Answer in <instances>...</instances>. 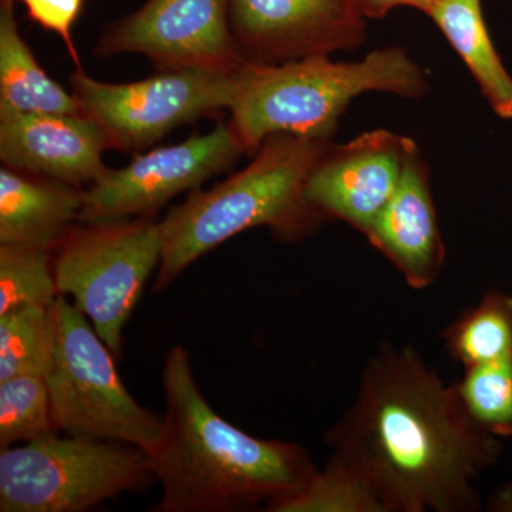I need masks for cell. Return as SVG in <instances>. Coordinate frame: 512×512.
<instances>
[{
    "label": "cell",
    "mask_w": 512,
    "mask_h": 512,
    "mask_svg": "<svg viewBox=\"0 0 512 512\" xmlns=\"http://www.w3.org/2000/svg\"><path fill=\"white\" fill-rule=\"evenodd\" d=\"M366 238L412 288L426 289L439 279L446 248L431 194L429 167L412 138L399 184Z\"/></svg>",
    "instance_id": "cell-14"
},
{
    "label": "cell",
    "mask_w": 512,
    "mask_h": 512,
    "mask_svg": "<svg viewBox=\"0 0 512 512\" xmlns=\"http://www.w3.org/2000/svg\"><path fill=\"white\" fill-rule=\"evenodd\" d=\"M229 5L231 0H148L107 28L96 55L138 53L160 70L237 72L247 60L232 35Z\"/></svg>",
    "instance_id": "cell-10"
},
{
    "label": "cell",
    "mask_w": 512,
    "mask_h": 512,
    "mask_svg": "<svg viewBox=\"0 0 512 512\" xmlns=\"http://www.w3.org/2000/svg\"><path fill=\"white\" fill-rule=\"evenodd\" d=\"M433 0H359L360 8L365 13L366 18L382 19L390 10L400 8V6H410V8L423 9Z\"/></svg>",
    "instance_id": "cell-25"
},
{
    "label": "cell",
    "mask_w": 512,
    "mask_h": 512,
    "mask_svg": "<svg viewBox=\"0 0 512 512\" xmlns=\"http://www.w3.org/2000/svg\"><path fill=\"white\" fill-rule=\"evenodd\" d=\"M247 153L229 126L205 136L137 154L120 170H107L84 190L80 222L124 220L154 215L175 195L194 191Z\"/></svg>",
    "instance_id": "cell-9"
},
{
    "label": "cell",
    "mask_w": 512,
    "mask_h": 512,
    "mask_svg": "<svg viewBox=\"0 0 512 512\" xmlns=\"http://www.w3.org/2000/svg\"><path fill=\"white\" fill-rule=\"evenodd\" d=\"M271 512H389L362 468L333 453L311 483Z\"/></svg>",
    "instance_id": "cell-19"
},
{
    "label": "cell",
    "mask_w": 512,
    "mask_h": 512,
    "mask_svg": "<svg viewBox=\"0 0 512 512\" xmlns=\"http://www.w3.org/2000/svg\"><path fill=\"white\" fill-rule=\"evenodd\" d=\"M70 83L84 113L106 131L111 148L130 153L153 146L174 128L229 109L237 72L161 70L140 82L104 83L79 67Z\"/></svg>",
    "instance_id": "cell-8"
},
{
    "label": "cell",
    "mask_w": 512,
    "mask_h": 512,
    "mask_svg": "<svg viewBox=\"0 0 512 512\" xmlns=\"http://www.w3.org/2000/svg\"><path fill=\"white\" fill-rule=\"evenodd\" d=\"M427 90L423 70L400 46L373 50L353 63L326 56L281 64L247 62L237 70L228 123L245 151L254 153L275 134L330 140L350 101L360 94L420 99Z\"/></svg>",
    "instance_id": "cell-4"
},
{
    "label": "cell",
    "mask_w": 512,
    "mask_h": 512,
    "mask_svg": "<svg viewBox=\"0 0 512 512\" xmlns=\"http://www.w3.org/2000/svg\"><path fill=\"white\" fill-rule=\"evenodd\" d=\"M53 308L26 305L0 315V382L22 375L47 376L53 365Z\"/></svg>",
    "instance_id": "cell-20"
},
{
    "label": "cell",
    "mask_w": 512,
    "mask_h": 512,
    "mask_svg": "<svg viewBox=\"0 0 512 512\" xmlns=\"http://www.w3.org/2000/svg\"><path fill=\"white\" fill-rule=\"evenodd\" d=\"M332 141L275 134L244 170L208 191L194 190L161 222L163 256L154 289L165 291L197 259L248 231L265 227L301 239L323 224L305 198L309 174Z\"/></svg>",
    "instance_id": "cell-3"
},
{
    "label": "cell",
    "mask_w": 512,
    "mask_h": 512,
    "mask_svg": "<svg viewBox=\"0 0 512 512\" xmlns=\"http://www.w3.org/2000/svg\"><path fill=\"white\" fill-rule=\"evenodd\" d=\"M409 137L375 130L330 144L305 184V198L323 221H340L366 235L392 197Z\"/></svg>",
    "instance_id": "cell-12"
},
{
    "label": "cell",
    "mask_w": 512,
    "mask_h": 512,
    "mask_svg": "<svg viewBox=\"0 0 512 512\" xmlns=\"http://www.w3.org/2000/svg\"><path fill=\"white\" fill-rule=\"evenodd\" d=\"M59 295L52 251L0 244V315L26 305L53 308Z\"/></svg>",
    "instance_id": "cell-22"
},
{
    "label": "cell",
    "mask_w": 512,
    "mask_h": 512,
    "mask_svg": "<svg viewBox=\"0 0 512 512\" xmlns=\"http://www.w3.org/2000/svg\"><path fill=\"white\" fill-rule=\"evenodd\" d=\"M376 485L389 512H468L478 477L501 444L468 416L456 384L412 346L384 343L363 370L355 402L326 436Z\"/></svg>",
    "instance_id": "cell-1"
},
{
    "label": "cell",
    "mask_w": 512,
    "mask_h": 512,
    "mask_svg": "<svg viewBox=\"0 0 512 512\" xmlns=\"http://www.w3.org/2000/svg\"><path fill=\"white\" fill-rule=\"evenodd\" d=\"M103 127L87 114H19L0 119V158L25 173L77 185L93 184L109 168Z\"/></svg>",
    "instance_id": "cell-13"
},
{
    "label": "cell",
    "mask_w": 512,
    "mask_h": 512,
    "mask_svg": "<svg viewBox=\"0 0 512 512\" xmlns=\"http://www.w3.org/2000/svg\"><path fill=\"white\" fill-rule=\"evenodd\" d=\"M53 312L55 357L46 382L57 430L121 441L151 453L163 437V414L131 396L114 365L116 357L69 296L59 295Z\"/></svg>",
    "instance_id": "cell-6"
},
{
    "label": "cell",
    "mask_w": 512,
    "mask_h": 512,
    "mask_svg": "<svg viewBox=\"0 0 512 512\" xmlns=\"http://www.w3.org/2000/svg\"><path fill=\"white\" fill-rule=\"evenodd\" d=\"M153 480L150 456L143 448L57 434L2 448L0 511H87Z\"/></svg>",
    "instance_id": "cell-5"
},
{
    "label": "cell",
    "mask_w": 512,
    "mask_h": 512,
    "mask_svg": "<svg viewBox=\"0 0 512 512\" xmlns=\"http://www.w3.org/2000/svg\"><path fill=\"white\" fill-rule=\"evenodd\" d=\"M84 190L77 185L0 168V244L55 252L80 222Z\"/></svg>",
    "instance_id": "cell-15"
},
{
    "label": "cell",
    "mask_w": 512,
    "mask_h": 512,
    "mask_svg": "<svg viewBox=\"0 0 512 512\" xmlns=\"http://www.w3.org/2000/svg\"><path fill=\"white\" fill-rule=\"evenodd\" d=\"M19 114H86L47 76L20 35L15 0H0V119Z\"/></svg>",
    "instance_id": "cell-16"
},
{
    "label": "cell",
    "mask_w": 512,
    "mask_h": 512,
    "mask_svg": "<svg viewBox=\"0 0 512 512\" xmlns=\"http://www.w3.org/2000/svg\"><path fill=\"white\" fill-rule=\"evenodd\" d=\"M165 426L150 456L161 485L154 512H238L301 493L318 473L298 444L251 436L205 400L183 346L165 356Z\"/></svg>",
    "instance_id": "cell-2"
},
{
    "label": "cell",
    "mask_w": 512,
    "mask_h": 512,
    "mask_svg": "<svg viewBox=\"0 0 512 512\" xmlns=\"http://www.w3.org/2000/svg\"><path fill=\"white\" fill-rule=\"evenodd\" d=\"M423 13L466 64L494 113L512 120V77L493 45L481 0H433Z\"/></svg>",
    "instance_id": "cell-17"
},
{
    "label": "cell",
    "mask_w": 512,
    "mask_h": 512,
    "mask_svg": "<svg viewBox=\"0 0 512 512\" xmlns=\"http://www.w3.org/2000/svg\"><path fill=\"white\" fill-rule=\"evenodd\" d=\"M20 3L25 6L33 22L62 37L79 69V57L72 42V29L82 13L84 0H20Z\"/></svg>",
    "instance_id": "cell-24"
},
{
    "label": "cell",
    "mask_w": 512,
    "mask_h": 512,
    "mask_svg": "<svg viewBox=\"0 0 512 512\" xmlns=\"http://www.w3.org/2000/svg\"><path fill=\"white\" fill-rule=\"evenodd\" d=\"M491 507L495 511H512V485H508L494 495Z\"/></svg>",
    "instance_id": "cell-26"
},
{
    "label": "cell",
    "mask_w": 512,
    "mask_h": 512,
    "mask_svg": "<svg viewBox=\"0 0 512 512\" xmlns=\"http://www.w3.org/2000/svg\"><path fill=\"white\" fill-rule=\"evenodd\" d=\"M45 376L22 375L0 382V448L55 437Z\"/></svg>",
    "instance_id": "cell-21"
},
{
    "label": "cell",
    "mask_w": 512,
    "mask_h": 512,
    "mask_svg": "<svg viewBox=\"0 0 512 512\" xmlns=\"http://www.w3.org/2000/svg\"><path fill=\"white\" fill-rule=\"evenodd\" d=\"M450 356L466 367L512 357V296L485 293L443 333Z\"/></svg>",
    "instance_id": "cell-18"
},
{
    "label": "cell",
    "mask_w": 512,
    "mask_h": 512,
    "mask_svg": "<svg viewBox=\"0 0 512 512\" xmlns=\"http://www.w3.org/2000/svg\"><path fill=\"white\" fill-rule=\"evenodd\" d=\"M456 389L481 430L497 439L512 437V357L466 367Z\"/></svg>",
    "instance_id": "cell-23"
},
{
    "label": "cell",
    "mask_w": 512,
    "mask_h": 512,
    "mask_svg": "<svg viewBox=\"0 0 512 512\" xmlns=\"http://www.w3.org/2000/svg\"><path fill=\"white\" fill-rule=\"evenodd\" d=\"M163 245L161 222L146 215L82 222L55 251L60 295L73 299L116 359L123 352L124 325L160 266Z\"/></svg>",
    "instance_id": "cell-7"
},
{
    "label": "cell",
    "mask_w": 512,
    "mask_h": 512,
    "mask_svg": "<svg viewBox=\"0 0 512 512\" xmlns=\"http://www.w3.org/2000/svg\"><path fill=\"white\" fill-rule=\"evenodd\" d=\"M359 0H231L229 22L249 63L281 64L355 50L366 40Z\"/></svg>",
    "instance_id": "cell-11"
}]
</instances>
